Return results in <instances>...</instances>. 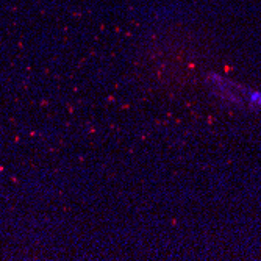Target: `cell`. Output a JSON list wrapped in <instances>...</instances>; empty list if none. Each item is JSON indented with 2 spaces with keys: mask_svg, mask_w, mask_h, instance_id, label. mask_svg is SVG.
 <instances>
[{
  "mask_svg": "<svg viewBox=\"0 0 261 261\" xmlns=\"http://www.w3.org/2000/svg\"><path fill=\"white\" fill-rule=\"evenodd\" d=\"M244 100H247L249 105L261 110V91L255 89H246L244 88Z\"/></svg>",
  "mask_w": 261,
  "mask_h": 261,
  "instance_id": "cell-1",
  "label": "cell"
}]
</instances>
